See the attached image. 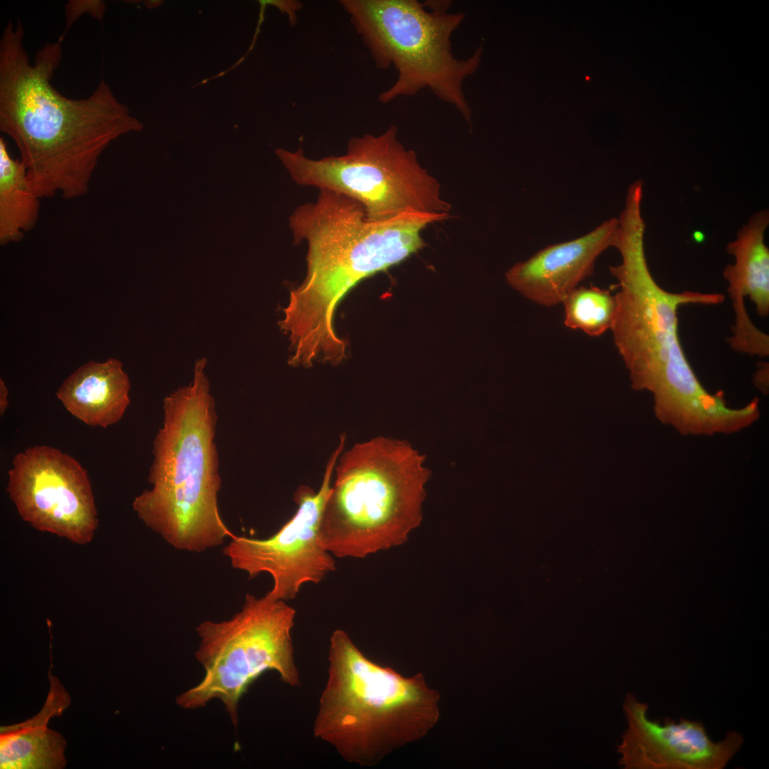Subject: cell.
<instances>
[{"label":"cell","mask_w":769,"mask_h":769,"mask_svg":"<svg viewBox=\"0 0 769 769\" xmlns=\"http://www.w3.org/2000/svg\"><path fill=\"white\" fill-rule=\"evenodd\" d=\"M616 248L622 261L610 266L619 287L610 330L632 387L651 392L656 418L680 434L713 432L728 407L723 393L708 392L691 366L678 335L677 310L684 304L718 305L724 295L661 288L649 271L639 233L624 234Z\"/></svg>","instance_id":"3"},{"label":"cell","mask_w":769,"mask_h":769,"mask_svg":"<svg viewBox=\"0 0 769 769\" xmlns=\"http://www.w3.org/2000/svg\"><path fill=\"white\" fill-rule=\"evenodd\" d=\"M753 382L755 386L763 393L768 392V364L760 365L759 370L755 372Z\"/></svg>","instance_id":"21"},{"label":"cell","mask_w":769,"mask_h":769,"mask_svg":"<svg viewBox=\"0 0 769 769\" xmlns=\"http://www.w3.org/2000/svg\"><path fill=\"white\" fill-rule=\"evenodd\" d=\"M424 461L409 443L382 436L345 451L321 518L323 546L362 558L404 543L422 519Z\"/></svg>","instance_id":"6"},{"label":"cell","mask_w":769,"mask_h":769,"mask_svg":"<svg viewBox=\"0 0 769 769\" xmlns=\"http://www.w3.org/2000/svg\"><path fill=\"white\" fill-rule=\"evenodd\" d=\"M623 710L628 726L617 746L625 769H723L742 746L736 731L713 742L701 721L647 716L648 705L627 694Z\"/></svg>","instance_id":"12"},{"label":"cell","mask_w":769,"mask_h":769,"mask_svg":"<svg viewBox=\"0 0 769 769\" xmlns=\"http://www.w3.org/2000/svg\"><path fill=\"white\" fill-rule=\"evenodd\" d=\"M23 36L18 21L1 36L0 130L15 142L40 199L83 196L106 148L142 125L103 79L85 98L63 95L51 83L61 43H45L31 63Z\"/></svg>","instance_id":"1"},{"label":"cell","mask_w":769,"mask_h":769,"mask_svg":"<svg viewBox=\"0 0 769 769\" xmlns=\"http://www.w3.org/2000/svg\"><path fill=\"white\" fill-rule=\"evenodd\" d=\"M618 223L617 218L609 219L584 236L540 249L511 267L506 273L507 282L538 305L562 303L593 273L599 256L614 246Z\"/></svg>","instance_id":"13"},{"label":"cell","mask_w":769,"mask_h":769,"mask_svg":"<svg viewBox=\"0 0 769 769\" xmlns=\"http://www.w3.org/2000/svg\"><path fill=\"white\" fill-rule=\"evenodd\" d=\"M564 324L591 337L610 330L616 310V298L610 291L595 286H577L564 298Z\"/></svg>","instance_id":"18"},{"label":"cell","mask_w":769,"mask_h":769,"mask_svg":"<svg viewBox=\"0 0 769 769\" xmlns=\"http://www.w3.org/2000/svg\"><path fill=\"white\" fill-rule=\"evenodd\" d=\"M8 396H9V392H8V389L6 388V386L4 382L2 380H0V414H1V416L4 415V412H6V410L7 409V407H8V404H9Z\"/></svg>","instance_id":"22"},{"label":"cell","mask_w":769,"mask_h":769,"mask_svg":"<svg viewBox=\"0 0 769 769\" xmlns=\"http://www.w3.org/2000/svg\"><path fill=\"white\" fill-rule=\"evenodd\" d=\"M50 690L41 711L15 725L1 726V769H62L66 765V741L48 727L52 717L61 716L70 697L59 680L48 673Z\"/></svg>","instance_id":"14"},{"label":"cell","mask_w":769,"mask_h":769,"mask_svg":"<svg viewBox=\"0 0 769 769\" xmlns=\"http://www.w3.org/2000/svg\"><path fill=\"white\" fill-rule=\"evenodd\" d=\"M206 364V358L197 360L193 381L164 398L148 476L152 487L132 502L146 526L174 548L189 552L219 546L235 535L218 506L217 415Z\"/></svg>","instance_id":"4"},{"label":"cell","mask_w":769,"mask_h":769,"mask_svg":"<svg viewBox=\"0 0 769 769\" xmlns=\"http://www.w3.org/2000/svg\"><path fill=\"white\" fill-rule=\"evenodd\" d=\"M328 659L313 733L347 762L376 764L438 721L439 694L421 674L404 677L373 662L342 629L330 638Z\"/></svg>","instance_id":"5"},{"label":"cell","mask_w":769,"mask_h":769,"mask_svg":"<svg viewBox=\"0 0 769 769\" xmlns=\"http://www.w3.org/2000/svg\"><path fill=\"white\" fill-rule=\"evenodd\" d=\"M313 202L289 217L294 242H305L306 274L290 292L278 322L290 342L288 364L337 365L347 357V342L334 328L336 309L362 280L397 265L427 244L421 231L449 214L408 212L372 222L362 206L341 194L319 189Z\"/></svg>","instance_id":"2"},{"label":"cell","mask_w":769,"mask_h":769,"mask_svg":"<svg viewBox=\"0 0 769 769\" xmlns=\"http://www.w3.org/2000/svg\"><path fill=\"white\" fill-rule=\"evenodd\" d=\"M345 439L342 435L332 454L319 490L299 486L294 493L296 512L275 534L266 539L234 535L223 549L232 567L246 572L250 579L263 572L272 577L273 587L266 594L269 597L293 600L303 585L318 584L336 570L333 555L321 543L320 526Z\"/></svg>","instance_id":"10"},{"label":"cell","mask_w":769,"mask_h":769,"mask_svg":"<svg viewBox=\"0 0 769 769\" xmlns=\"http://www.w3.org/2000/svg\"><path fill=\"white\" fill-rule=\"evenodd\" d=\"M268 4L277 6L282 12L288 14L291 21H296V12L301 8V4L295 1H266Z\"/></svg>","instance_id":"20"},{"label":"cell","mask_w":769,"mask_h":769,"mask_svg":"<svg viewBox=\"0 0 769 769\" xmlns=\"http://www.w3.org/2000/svg\"><path fill=\"white\" fill-rule=\"evenodd\" d=\"M768 224V210L756 212L726 246L735 263L727 265L723 275L728 283V293L737 318L748 315L744 304L746 296L760 316L765 318L769 314V250L764 243Z\"/></svg>","instance_id":"16"},{"label":"cell","mask_w":769,"mask_h":769,"mask_svg":"<svg viewBox=\"0 0 769 769\" xmlns=\"http://www.w3.org/2000/svg\"><path fill=\"white\" fill-rule=\"evenodd\" d=\"M105 11V4L102 1H71L66 5V28L59 38L61 43L70 25L85 12H88L93 17L101 19Z\"/></svg>","instance_id":"19"},{"label":"cell","mask_w":769,"mask_h":769,"mask_svg":"<svg viewBox=\"0 0 769 769\" xmlns=\"http://www.w3.org/2000/svg\"><path fill=\"white\" fill-rule=\"evenodd\" d=\"M295 613L286 601L248 593L241 610L230 619L199 624L195 656L205 675L177 697V704L195 709L219 699L236 727L240 699L264 671H275L283 682L300 686L291 637Z\"/></svg>","instance_id":"9"},{"label":"cell","mask_w":769,"mask_h":769,"mask_svg":"<svg viewBox=\"0 0 769 769\" xmlns=\"http://www.w3.org/2000/svg\"><path fill=\"white\" fill-rule=\"evenodd\" d=\"M40 198L32 187L26 167L14 159L0 137V243L21 241L38 219Z\"/></svg>","instance_id":"17"},{"label":"cell","mask_w":769,"mask_h":769,"mask_svg":"<svg viewBox=\"0 0 769 769\" xmlns=\"http://www.w3.org/2000/svg\"><path fill=\"white\" fill-rule=\"evenodd\" d=\"M397 134L392 125L379 135L352 137L345 154L318 159L306 157L302 146L294 151L278 149L276 154L296 184L352 199L369 221L408 212L449 214L451 206L442 198L439 182Z\"/></svg>","instance_id":"8"},{"label":"cell","mask_w":769,"mask_h":769,"mask_svg":"<svg viewBox=\"0 0 769 769\" xmlns=\"http://www.w3.org/2000/svg\"><path fill=\"white\" fill-rule=\"evenodd\" d=\"M340 4L369 49L376 67L392 66L397 80L379 95L387 103L429 89L453 105L471 123V109L464 93V80L479 66L482 48L466 59H457L451 38L463 21L462 12L449 13V1L416 0H341Z\"/></svg>","instance_id":"7"},{"label":"cell","mask_w":769,"mask_h":769,"mask_svg":"<svg viewBox=\"0 0 769 769\" xmlns=\"http://www.w3.org/2000/svg\"><path fill=\"white\" fill-rule=\"evenodd\" d=\"M6 492L34 528L79 545L93 538L98 518L88 473L61 450L38 445L16 454Z\"/></svg>","instance_id":"11"},{"label":"cell","mask_w":769,"mask_h":769,"mask_svg":"<svg viewBox=\"0 0 769 769\" xmlns=\"http://www.w3.org/2000/svg\"><path fill=\"white\" fill-rule=\"evenodd\" d=\"M130 387L122 363L110 358L79 367L63 382L56 396L82 422L106 428L123 417L130 403Z\"/></svg>","instance_id":"15"}]
</instances>
